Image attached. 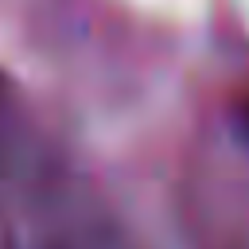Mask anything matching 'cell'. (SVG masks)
I'll use <instances>...</instances> for the list:
<instances>
[{
	"label": "cell",
	"instance_id": "1",
	"mask_svg": "<svg viewBox=\"0 0 249 249\" xmlns=\"http://www.w3.org/2000/svg\"><path fill=\"white\" fill-rule=\"evenodd\" d=\"M241 124H245V132H249V105L241 109Z\"/></svg>",
	"mask_w": 249,
	"mask_h": 249
}]
</instances>
